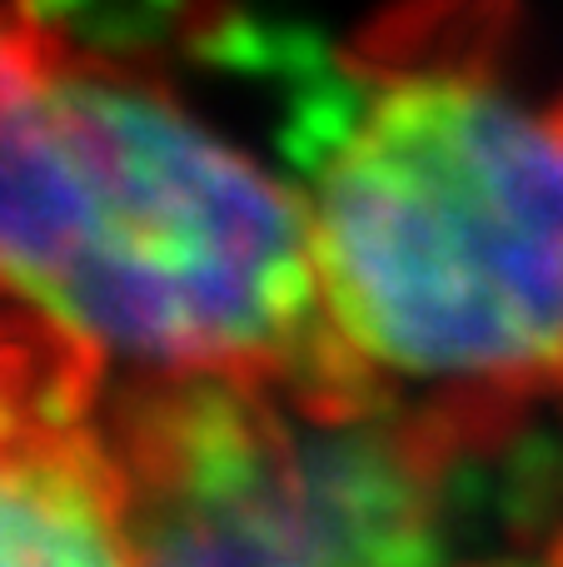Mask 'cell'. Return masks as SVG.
I'll list each match as a JSON object with an SVG mask.
<instances>
[{"mask_svg":"<svg viewBox=\"0 0 563 567\" xmlns=\"http://www.w3.org/2000/svg\"><path fill=\"white\" fill-rule=\"evenodd\" d=\"M299 195L309 403L449 468L563 389V75L509 0H414L369 30Z\"/></svg>","mask_w":563,"mask_h":567,"instance_id":"obj_1","label":"cell"},{"mask_svg":"<svg viewBox=\"0 0 563 567\" xmlns=\"http://www.w3.org/2000/svg\"><path fill=\"white\" fill-rule=\"evenodd\" d=\"M0 303L120 389L315 379L305 195L35 0H0Z\"/></svg>","mask_w":563,"mask_h":567,"instance_id":"obj_2","label":"cell"},{"mask_svg":"<svg viewBox=\"0 0 563 567\" xmlns=\"http://www.w3.org/2000/svg\"><path fill=\"white\" fill-rule=\"evenodd\" d=\"M140 567H429V463L285 383H130L100 419Z\"/></svg>","mask_w":563,"mask_h":567,"instance_id":"obj_3","label":"cell"},{"mask_svg":"<svg viewBox=\"0 0 563 567\" xmlns=\"http://www.w3.org/2000/svg\"><path fill=\"white\" fill-rule=\"evenodd\" d=\"M0 567H140L100 413L0 443Z\"/></svg>","mask_w":563,"mask_h":567,"instance_id":"obj_4","label":"cell"},{"mask_svg":"<svg viewBox=\"0 0 563 567\" xmlns=\"http://www.w3.org/2000/svg\"><path fill=\"white\" fill-rule=\"evenodd\" d=\"M100 389L105 379L90 363L0 303V443L45 423L95 419Z\"/></svg>","mask_w":563,"mask_h":567,"instance_id":"obj_5","label":"cell"}]
</instances>
